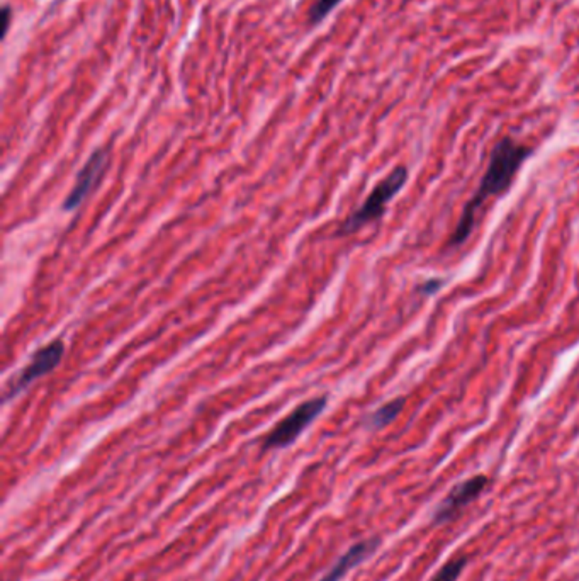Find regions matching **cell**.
<instances>
[{"mask_svg": "<svg viewBox=\"0 0 579 581\" xmlns=\"http://www.w3.org/2000/svg\"><path fill=\"white\" fill-rule=\"evenodd\" d=\"M534 153L530 146L517 143L513 138H503L493 148L491 156H489L488 169H486L484 177L481 184L473 194V198L466 202L460 215L459 223L453 230L452 237L449 240V247H460L469 240L474 226H476L477 211L482 208L489 198H498L505 194L513 184L518 170L523 165L525 160Z\"/></svg>", "mask_w": 579, "mask_h": 581, "instance_id": "6da1fadb", "label": "cell"}, {"mask_svg": "<svg viewBox=\"0 0 579 581\" xmlns=\"http://www.w3.org/2000/svg\"><path fill=\"white\" fill-rule=\"evenodd\" d=\"M408 182V169L403 165L396 167L388 177H384L377 185L373 189V192L369 194V198L364 201V204L360 206L357 211H353L342 223L338 235H350L359 231L360 228H364L366 224L373 223V221L379 220L386 213V206L394 199V195L405 187V184Z\"/></svg>", "mask_w": 579, "mask_h": 581, "instance_id": "7a4b0ae2", "label": "cell"}, {"mask_svg": "<svg viewBox=\"0 0 579 581\" xmlns=\"http://www.w3.org/2000/svg\"><path fill=\"white\" fill-rule=\"evenodd\" d=\"M327 403V396H320L296 406L282 422H279L277 425H275L272 432L265 437V440H263V449L269 451V449H282L294 444L296 438L305 432L306 427H309L311 423L320 416V413L323 412Z\"/></svg>", "mask_w": 579, "mask_h": 581, "instance_id": "3957f363", "label": "cell"}, {"mask_svg": "<svg viewBox=\"0 0 579 581\" xmlns=\"http://www.w3.org/2000/svg\"><path fill=\"white\" fill-rule=\"evenodd\" d=\"M63 354H65V345H63L62 340H53L49 342L46 347L39 348L33 357H31V362L27 364L24 369H21V372L17 374L16 379L10 381L5 400H12L21 391L26 390L33 381L51 372L55 367L60 366Z\"/></svg>", "mask_w": 579, "mask_h": 581, "instance_id": "277c9868", "label": "cell"}, {"mask_svg": "<svg viewBox=\"0 0 579 581\" xmlns=\"http://www.w3.org/2000/svg\"><path fill=\"white\" fill-rule=\"evenodd\" d=\"M488 484L489 479L484 474H476V476L456 484L449 491V495L438 503V507L435 508L434 517H432L434 525H443V523L452 522L467 505H471L476 498L481 497Z\"/></svg>", "mask_w": 579, "mask_h": 581, "instance_id": "5b68a950", "label": "cell"}, {"mask_svg": "<svg viewBox=\"0 0 579 581\" xmlns=\"http://www.w3.org/2000/svg\"><path fill=\"white\" fill-rule=\"evenodd\" d=\"M106 165L107 152L104 148L95 150L91 155V158L87 160V163L84 165V169L78 172L73 189H71L70 194L67 195L65 202H63V209H65V211H73V209H77L78 206L85 201V198H87L92 192V189L95 187V184L101 180L104 170H106Z\"/></svg>", "mask_w": 579, "mask_h": 581, "instance_id": "8992f818", "label": "cell"}, {"mask_svg": "<svg viewBox=\"0 0 579 581\" xmlns=\"http://www.w3.org/2000/svg\"><path fill=\"white\" fill-rule=\"evenodd\" d=\"M379 544H381V539H379V537H374V539L362 541V543H357L355 545H352V547H350L348 551H346L345 554H343L342 558L338 559L333 566H331L330 571H328L320 581H340L343 576L350 571V569H353L355 566H359L360 562L366 561L369 556H373L375 549L379 547Z\"/></svg>", "mask_w": 579, "mask_h": 581, "instance_id": "52a82bcc", "label": "cell"}, {"mask_svg": "<svg viewBox=\"0 0 579 581\" xmlns=\"http://www.w3.org/2000/svg\"><path fill=\"white\" fill-rule=\"evenodd\" d=\"M406 400L405 398H394V400L388 401L386 405H382L381 408H377L373 415L369 416V420H367V423H369L370 429H384V427H388L389 423L394 422L396 418L399 416V413L403 412V408H405Z\"/></svg>", "mask_w": 579, "mask_h": 581, "instance_id": "ba28073f", "label": "cell"}, {"mask_svg": "<svg viewBox=\"0 0 579 581\" xmlns=\"http://www.w3.org/2000/svg\"><path fill=\"white\" fill-rule=\"evenodd\" d=\"M466 565H467L466 556L452 558L450 561H447L437 573H435L432 581H459L460 575H462V571L466 569Z\"/></svg>", "mask_w": 579, "mask_h": 581, "instance_id": "9c48e42d", "label": "cell"}, {"mask_svg": "<svg viewBox=\"0 0 579 581\" xmlns=\"http://www.w3.org/2000/svg\"><path fill=\"white\" fill-rule=\"evenodd\" d=\"M340 2H343V0H318V2L314 3L309 10V19H307L309 26H316V24H320L321 21H323L324 17H327L328 14H330Z\"/></svg>", "mask_w": 579, "mask_h": 581, "instance_id": "30bf717a", "label": "cell"}, {"mask_svg": "<svg viewBox=\"0 0 579 581\" xmlns=\"http://www.w3.org/2000/svg\"><path fill=\"white\" fill-rule=\"evenodd\" d=\"M442 286H443V281L428 279V281H425V283H421L420 286H418L416 291L423 296H432V294H435L437 291H440Z\"/></svg>", "mask_w": 579, "mask_h": 581, "instance_id": "8fae6325", "label": "cell"}, {"mask_svg": "<svg viewBox=\"0 0 579 581\" xmlns=\"http://www.w3.org/2000/svg\"><path fill=\"white\" fill-rule=\"evenodd\" d=\"M10 16H12V12H10V7L5 5L2 9V38H5L7 31H9L10 26Z\"/></svg>", "mask_w": 579, "mask_h": 581, "instance_id": "7c38bea8", "label": "cell"}]
</instances>
